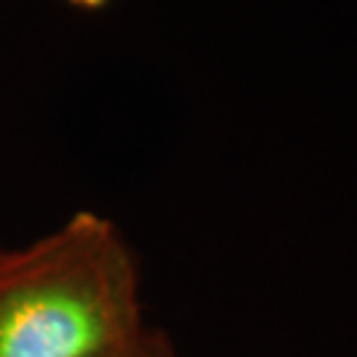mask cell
I'll list each match as a JSON object with an SVG mask.
<instances>
[{
  "instance_id": "obj_1",
  "label": "cell",
  "mask_w": 357,
  "mask_h": 357,
  "mask_svg": "<svg viewBox=\"0 0 357 357\" xmlns=\"http://www.w3.org/2000/svg\"><path fill=\"white\" fill-rule=\"evenodd\" d=\"M146 328L138 259L109 217L79 209L0 249V357H106Z\"/></svg>"
},
{
  "instance_id": "obj_2",
  "label": "cell",
  "mask_w": 357,
  "mask_h": 357,
  "mask_svg": "<svg viewBox=\"0 0 357 357\" xmlns=\"http://www.w3.org/2000/svg\"><path fill=\"white\" fill-rule=\"evenodd\" d=\"M106 357H180L169 336L159 328H146V331L132 342V344L116 349L114 355Z\"/></svg>"
},
{
  "instance_id": "obj_3",
  "label": "cell",
  "mask_w": 357,
  "mask_h": 357,
  "mask_svg": "<svg viewBox=\"0 0 357 357\" xmlns=\"http://www.w3.org/2000/svg\"><path fill=\"white\" fill-rule=\"evenodd\" d=\"M72 8H79V11H101L106 6H112L114 0H64Z\"/></svg>"
}]
</instances>
